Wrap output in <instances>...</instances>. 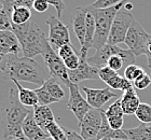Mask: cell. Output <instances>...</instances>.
Masks as SVG:
<instances>
[{
  "label": "cell",
  "instance_id": "obj_1",
  "mask_svg": "<svg viewBox=\"0 0 151 140\" xmlns=\"http://www.w3.org/2000/svg\"><path fill=\"white\" fill-rule=\"evenodd\" d=\"M2 78L6 80L28 82L36 85H43L47 79L51 78L45 66L39 65L34 58L19 57L17 55L6 56Z\"/></svg>",
  "mask_w": 151,
  "mask_h": 140
},
{
  "label": "cell",
  "instance_id": "obj_2",
  "mask_svg": "<svg viewBox=\"0 0 151 140\" xmlns=\"http://www.w3.org/2000/svg\"><path fill=\"white\" fill-rule=\"evenodd\" d=\"M1 111L3 124L2 137L6 139L19 138L21 140H27L23 133L22 125L30 113V110L21 103L19 95L13 88L10 90L9 97L3 101Z\"/></svg>",
  "mask_w": 151,
  "mask_h": 140
},
{
  "label": "cell",
  "instance_id": "obj_3",
  "mask_svg": "<svg viewBox=\"0 0 151 140\" xmlns=\"http://www.w3.org/2000/svg\"><path fill=\"white\" fill-rule=\"evenodd\" d=\"M126 2H127V0H124L122 2L118 3L111 8H107V9L93 8L95 14V24H96L94 40H93V45H92L93 49L98 51L101 50L105 44H107L109 32H110L113 21L116 19V15L120 10L125 6Z\"/></svg>",
  "mask_w": 151,
  "mask_h": 140
},
{
  "label": "cell",
  "instance_id": "obj_4",
  "mask_svg": "<svg viewBox=\"0 0 151 140\" xmlns=\"http://www.w3.org/2000/svg\"><path fill=\"white\" fill-rule=\"evenodd\" d=\"M42 57H43L44 66L49 70V73L52 78L56 79L60 83H63L67 87L71 83L68 77V69L64 65V62L62 60L56 51L51 47L49 43V40L44 44L43 51H42Z\"/></svg>",
  "mask_w": 151,
  "mask_h": 140
},
{
  "label": "cell",
  "instance_id": "obj_5",
  "mask_svg": "<svg viewBox=\"0 0 151 140\" xmlns=\"http://www.w3.org/2000/svg\"><path fill=\"white\" fill-rule=\"evenodd\" d=\"M47 42V36L38 24L32 23L28 32L21 42L22 53L25 57L34 58L37 55H41L44 44Z\"/></svg>",
  "mask_w": 151,
  "mask_h": 140
},
{
  "label": "cell",
  "instance_id": "obj_6",
  "mask_svg": "<svg viewBox=\"0 0 151 140\" xmlns=\"http://www.w3.org/2000/svg\"><path fill=\"white\" fill-rule=\"evenodd\" d=\"M151 34H149L142 28V26L137 21L134 19L127 34H126L124 43L129 47V50L132 51L134 55L137 57L140 55H145L146 47H147V43H148Z\"/></svg>",
  "mask_w": 151,
  "mask_h": 140
},
{
  "label": "cell",
  "instance_id": "obj_7",
  "mask_svg": "<svg viewBox=\"0 0 151 140\" xmlns=\"http://www.w3.org/2000/svg\"><path fill=\"white\" fill-rule=\"evenodd\" d=\"M133 21H134V17H133L132 13L129 11H121L120 10L112 23L107 44L118 45L120 43H124L126 34L132 25Z\"/></svg>",
  "mask_w": 151,
  "mask_h": 140
},
{
  "label": "cell",
  "instance_id": "obj_8",
  "mask_svg": "<svg viewBox=\"0 0 151 140\" xmlns=\"http://www.w3.org/2000/svg\"><path fill=\"white\" fill-rule=\"evenodd\" d=\"M49 26V43L54 50L57 51L60 47L70 43L69 28L56 16H50L45 21Z\"/></svg>",
  "mask_w": 151,
  "mask_h": 140
},
{
  "label": "cell",
  "instance_id": "obj_9",
  "mask_svg": "<svg viewBox=\"0 0 151 140\" xmlns=\"http://www.w3.org/2000/svg\"><path fill=\"white\" fill-rule=\"evenodd\" d=\"M80 135L85 140H93L97 138L101 125V109L92 108L84 115L80 123Z\"/></svg>",
  "mask_w": 151,
  "mask_h": 140
},
{
  "label": "cell",
  "instance_id": "obj_10",
  "mask_svg": "<svg viewBox=\"0 0 151 140\" xmlns=\"http://www.w3.org/2000/svg\"><path fill=\"white\" fill-rule=\"evenodd\" d=\"M68 88H69V99L67 103V108L75 114L80 123L83 120L84 115L92 109V107L88 105L86 99L82 97L78 84L70 83Z\"/></svg>",
  "mask_w": 151,
  "mask_h": 140
},
{
  "label": "cell",
  "instance_id": "obj_11",
  "mask_svg": "<svg viewBox=\"0 0 151 140\" xmlns=\"http://www.w3.org/2000/svg\"><path fill=\"white\" fill-rule=\"evenodd\" d=\"M80 65L76 70H68V77L71 83L78 84L84 80H96L99 79V69L92 66L88 62V58L80 57Z\"/></svg>",
  "mask_w": 151,
  "mask_h": 140
},
{
  "label": "cell",
  "instance_id": "obj_12",
  "mask_svg": "<svg viewBox=\"0 0 151 140\" xmlns=\"http://www.w3.org/2000/svg\"><path fill=\"white\" fill-rule=\"evenodd\" d=\"M82 90L86 96V101L94 109H101L105 103H108L112 98H118V94L112 93L109 87L107 88H91V87L82 86Z\"/></svg>",
  "mask_w": 151,
  "mask_h": 140
},
{
  "label": "cell",
  "instance_id": "obj_13",
  "mask_svg": "<svg viewBox=\"0 0 151 140\" xmlns=\"http://www.w3.org/2000/svg\"><path fill=\"white\" fill-rule=\"evenodd\" d=\"M70 25L82 47L84 44L86 28V6H77L73 10L70 15Z\"/></svg>",
  "mask_w": 151,
  "mask_h": 140
},
{
  "label": "cell",
  "instance_id": "obj_14",
  "mask_svg": "<svg viewBox=\"0 0 151 140\" xmlns=\"http://www.w3.org/2000/svg\"><path fill=\"white\" fill-rule=\"evenodd\" d=\"M95 14L93 6H86V28H85V38H84V44L81 47L79 55L80 57L88 58V52L93 45V40H94L95 34Z\"/></svg>",
  "mask_w": 151,
  "mask_h": 140
},
{
  "label": "cell",
  "instance_id": "obj_15",
  "mask_svg": "<svg viewBox=\"0 0 151 140\" xmlns=\"http://www.w3.org/2000/svg\"><path fill=\"white\" fill-rule=\"evenodd\" d=\"M0 52L3 55H19L22 47L12 30H0Z\"/></svg>",
  "mask_w": 151,
  "mask_h": 140
},
{
  "label": "cell",
  "instance_id": "obj_16",
  "mask_svg": "<svg viewBox=\"0 0 151 140\" xmlns=\"http://www.w3.org/2000/svg\"><path fill=\"white\" fill-rule=\"evenodd\" d=\"M23 133L25 135L27 140H45L50 138V135L45 133L42 128L37 124L34 118V113L30 111L28 116L25 118L22 125Z\"/></svg>",
  "mask_w": 151,
  "mask_h": 140
},
{
  "label": "cell",
  "instance_id": "obj_17",
  "mask_svg": "<svg viewBox=\"0 0 151 140\" xmlns=\"http://www.w3.org/2000/svg\"><path fill=\"white\" fill-rule=\"evenodd\" d=\"M120 47L118 45H111V44H105L101 50L96 51V53L93 56L88 57V62L94 67L98 69L107 66V62L109 57L112 55H116L119 52Z\"/></svg>",
  "mask_w": 151,
  "mask_h": 140
},
{
  "label": "cell",
  "instance_id": "obj_18",
  "mask_svg": "<svg viewBox=\"0 0 151 140\" xmlns=\"http://www.w3.org/2000/svg\"><path fill=\"white\" fill-rule=\"evenodd\" d=\"M120 99H121V108H122L124 114H135L136 110L140 105V100H139V97L136 93V90H134V87L124 92Z\"/></svg>",
  "mask_w": 151,
  "mask_h": 140
},
{
  "label": "cell",
  "instance_id": "obj_19",
  "mask_svg": "<svg viewBox=\"0 0 151 140\" xmlns=\"http://www.w3.org/2000/svg\"><path fill=\"white\" fill-rule=\"evenodd\" d=\"M32 113H34V118H35V121L37 122V124L39 125L45 133H47V126H49L51 123H53V122L55 121L54 114L50 107L38 105V106H36L35 108H34Z\"/></svg>",
  "mask_w": 151,
  "mask_h": 140
},
{
  "label": "cell",
  "instance_id": "obj_20",
  "mask_svg": "<svg viewBox=\"0 0 151 140\" xmlns=\"http://www.w3.org/2000/svg\"><path fill=\"white\" fill-rule=\"evenodd\" d=\"M14 84L17 87V94H19V99L22 105L25 107H32L35 108L36 106L39 105V100H38V96L36 94L35 90H30V88H25L21 85L19 81L13 80Z\"/></svg>",
  "mask_w": 151,
  "mask_h": 140
},
{
  "label": "cell",
  "instance_id": "obj_21",
  "mask_svg": "<svg viewBox=\"0 0 151 140\" xmlns=\"http://www.w3.org/2000/svg\"><path fill=\"white\" fill-rule=\"evenodd\" d=\"M129 140H151V124H142L134 128L124 129Z\"/></svg>",
  "mask_w": 151,
  "mask_h": 140
},
{
  "label": "cell",
  "instance_id": "obj_22",
  "mask_svg": "<svg viewBox=\"0 0 151 140\" xmlns=\"http://www.w3.org/2000/svg\"><path fill=\"white\" fill-rule=\"evenodd\" d=\"M43 86H44V88H45L55 99L58 100V101H60V100L65 97V92H64V90L62 88V86H60V82L57 81L56 79H54L51 77L50 79H47V81L44 82Z\"/></svg>",
  "mask_w": 151,
  "mask_h": 140
},
{
  "label": "cell",
  "instance_id": "obj_23",
  "mask_svg": "<svg viewBox=\"0 0 151 140\" xmlns=\"http://www.w3.org/2000/svg\"><path fill=\"white\" fill-rule=\"evenodd\" d=\"M32 17V11L26 8H13V11L11 13V22L12 24H24L29 22Z\"/></svg>",
  "mask_w": 151,
  "mask_h": 140
},
{
  "label": "cell",
  "instance_id": "obj_24",
  "mask_svg": "<svg viewBox=\"0 0 151 140\" xmlns=\"http://www.w3.org/2000/svg\"><path fill=\"white\" fill-rule=\"evenodd\" d=\"M135 116L142 124H151V106L149 103H140L135 112Z\"/></svg>",
  "mask_w": 151,
  "mask_h": 140
},
{
  "label": "cell",
  "instance_id": "obj_25",
  "mask_svg": "<svg viewBox=\"0 0 151 140\" xmlns=\"http://www.w3.org/2000/svg\"><path fill=\"white\" fill-rule=\"evenodd\" d=\"M47 131L53 140H67V136L65 131H64V127H62L56 121H54L53 123H51L47 126Z\"/></svg>",
  "mask_w": 151,
  "mask_h": 140
},
{
  "label": "cell",
  "instance_id": "obj_26",
  "mask_svg": "<svg viewBox=\"0 0 151 140\" xmlns=\"http://www.w3.org/2000/svg\"><path fill=\"white\" fill-rule=\"evenodd\" d=\"M36 94L38 96V100H39V105L41 106H49L51 103H58V100H56L45 88L43 85H41L40 87H38L35 90Z\"/></svg>",
  "mask_w": 151,
  "mask_h": 140
},
{
  "label": "cell",
  "instance_id": "obj_27",
  "mask_svg": "<svg viewBox=\"0 0 151 140\" xmlns=\"http://www.w3.org/2000/svg\"><path fill=\"white\" fill-rule=\"evenodd\" d=\"M144 73H146L144 68H142V67H139V66L134 64V65L127 66L125 68V70H124V78L131 82H134L136 79L142 77Z\"/></svg>",
  "mask_w": 151,
  "mask_h": 140
},
{
  "label": "cell",
  "instance_id": "obj_28",
  "mask_svg": "<svg viewBox=\"0 0 151 140\" xmlns=\"http://www.w3.org/2000/svg\"><path fill=\"white\" fill-rule=\"evenodd\" d=\"M30 25H32V22H27V23H24V24H19V25L11 24V30L14 32L16 38L19 39V43L22 42L23 39H24L25 36L27 34L29 28H30Z\"/></svg>",
  "mask_w": 151,
  "mask_h": 140
},
{
  "label": "cell",
  "instance_id": "obj_29",
  "mask_svg": "<svg viewBox=\"0 0 151 140\" xmlns=\"http://www.w3.org/2000/svg\"><path fill=\"white\" fill-rule=\"evenodd\" d=\"M105 114L107 118H112V116H123V110L121 108V99H116L112 105L109 106L107 110H105Z\"/></svg>",
  "mask_w": 151,
  "mask_h": 140
},
{
  "label": "cell",
  "instance_id": "obj_30",
  "mask_svg": "<svg viewBox=\"0 0 151 140\" xmlns=\"http://www.w3.org/2000/svg\"><path fill=\"white\" fill-rule=\"evenodd\" d=\"M11 13L1 10L0 11V30H11Z\"/></svg>",
  "mask_w": 151,
  "mask_h": 140
},
{
  "label": "cell",
  "instance_id": "obj_31",
  "mask_svg": "<svg viewBox=\"0 0 151 140\" xmlns=\"http://www.w3.org/2000/svg\"><path fill=\"white\" fill-rule=\"evenodd\" d=\"M151 84V77L147 73H144L142 77H139L138 79H136L135 81L133 82V85L137 90H146L147 87Z\"/></svg>",
  "mask_w": 151,
  "mask_h": 140
},
{
  "label": "cell",
  "instance_id": "obj_32",
  "mask_svg": "<svg viewBox=\"0 0 151 140\" xmlns=\"http://www.w3.org/2000/svg\"><path fill=\"white\" fill-rule=\"evenodd\" d=\"M107 66L109 68H111L112 70L114 71H119L121 69L123 68V66H124V62H123V59L118 55H112L109 57L107 62Z\"/></svg>",
  "mask_w": 151,
  "mask_h": 140
},
{
  "label": "cell",
  "instance_id": "obj_33",
  "mask_svg": "<svg viewBox=\"0 0 151 140\" xmlns=\"http://www.w3.org/2000/svg\"><path fill=\"white\" fill-rule=\"evenodd\" d=\"M80 60H81V58H80L79 53H76L73 56L68 57V58L64 59L63 62L64 65L66 66V68L68 70H76L79 67V65H80Z\"/></svg>",
  "mask_w": 151,
  "mask_h": 140
},
{
  "label": "cell",
  "instance_id": "obj_34",
  "mask_svg": "<svg viewBox=\"0 0 151 140\" xmlns=\"http://www.w3.org/2000/svg\"><path fill=\"white\" fill-rule=\"evenodd\" d=\"M122 1L124 0H96L91 6L95 9H107V8H111Z\"/></svg>",
  "mask_w": 151,
  "mask_h": 140
},
{
  "label": "cell",
  "instance_id": "obj_35",
  "mask_svg": "<svg viewBox=\"0 0 151 140\" xmlns=\"http://www.w3.org/2000/svg\"><path fill=\"white\" fill-rule=\"evenodd\" d=\"M57 54H58V56L62 58V60H64V59L68 58L70 56H73V54H76V51H75V49H73V44L68 43V44L63 45V47H60V49L57 50Z\"/></svg>",
  "mask_w": 151,
  "mask_h": 140
},
{
  "label": "cell",
  "instance_id": "obj_36",
  "mask_svg": "<svg viewBox=\"0 0 151 140\" xmlns=\"http://www.w3.org/2000/svg\"><path fill=\"white\" fill-rule=\"evenodd\" d=\"M98 75H99V79H101V81H104L105 83H107L111 78H113L116 75H118V72L112 70L111 68H109L108 66H105V67L99 69Z\"/></svg>",
  "mask_w": 151,
  "mask_h": 140
},
{
  "label": "cell",
  "instance_id": "obj_37",
  "mask_svg": "<svg viewBox=\"0 0 151 140\" xmlns=\"http://www.w3.org/2000/svg\"><path fill=\"white\" fill-rule=\"evenodd\" d=\"M47 1L50 6H53L54 8L56 9L57 17L60 19L64 11H65V8H66V4L64 2V0H47Z\"/></svg>",
  "mask_w": 151,
  "mask_h": 140
},
{
  "label": "cell",
  "instance_id": "obj_38",
  "mask_svg": "<svg viewBox=\"0 0 151 140\" xmlns=\"http://www.w3.org/2000/svg\"><path fill=\"white\" fill-rule=\"evenodd\" d=\"M49 6L50 4L47 3V0H35L32 9L38 13H44L45 11H47Z\"/></svg>",
  "mask_w": 151,
  "mask_h": 140
},
{
  "label": "cell",
  "instance_id": "obj_39",
  "mask_svg": "<svg viewBox=\"0 0 151 140\" xmlns=\"http://www.w3.org/2000/svg\"><path fill=\"white\" fill-rule=\"evenodd\" d=\"M35 0H16L14 1L13 8H26V9L32 10L34 6Z\"/></svg>",
  "mask_w": 151,
  "mask_h": 140
},
{
  "label": "cell",
  "instance_id": "obj_40",
  "mask_svg": "<svg viewBox=\"0 0 151 140\" xmlns=\"http://www.w3.org/2000/svg\"><path fill=\"white\" fill-rule=\"evenodd\" d=\"M64 131L66 133L67 140H85L84 138L82 137L81 135L78 134L77 131H73V129H69V128L64 127Z\"/></svg>",
  "mask_w": 151,
  "mask_h": 140
},
{
  "label": "cell",
  "instance_id": "obj_41",
  "mask_svg": "<svg viewBox=\"0 0 151 140\" xmlns=\"http://www.w3.org/2000/svg\"><path fill=\"white\" fill-rule=\"evenodd\" d=\"M145 55L147 56V60H148V66L151 65V37L148 40L147 47H146V53Z\"/></svg>",
  "mask_w": 151,
  "mask_h": 140
},
{
  "label": "cell",
  "instance_id": "obj_42",
  "mask_svg": "<svg viewBox=\"0 0 151 140\" xmlns=\"http://www.w3.org/2000/svg\"><path fill=\"white\" fill-rule=\"evenodd\" d=\"M6 56L8 55H3L1 52H0V70L2 71L4 69V65H6Z\"/></svg>",
  "mask_w": 151,
  "mask_h": 140
},
{
  "label": "cell",
  "instance_id": "obj_43",
  "mask_svg": "<svg viewBox=\"0 0 151 140\" xmlns=\"http://www.w3.org/2000/svg\"><path fill=\"white\" fill-rule=\"evenodd\" d=\"M124 8H125V11H131V10L133 9V4L131 2H126L125 6H124Z\"/></svg>",
  "mask_w": 151,
  "mask_h": 140
},
{
  "label": "cell",
  "instance_id": "obj_44",
  "mask_svg": "<svg viewBox=\"0 0 151 140\" xmlns=\"http://www.w3.org/2000/svg\"><path fill=\"white\" fill-rule=\"evenodd\" d=\"M1 10H2V4L0 3V11H1Z\"/></svg>",
  "mask_w": 151,
  "mask_h": 140
},
{
  "label": "cell",
  "instance_id": "obj_45",
  "mask_svg": "<svg viewBox=\"0 0 151 140\" xmlns=\"http://www.w3.org/2000/svg\"><path fill=\"white\" fill-rule=\"evenodd\" d=\"M0 140H11V139H6V138H3L2 137V139H0Z\"/></svg>",
  "mask_w": 151,
  "mask_h": 140
},
{
  "label": "cell",
  "instance_id": "obj_46",
  "mask_svg": "<svg viewBox=\"0 0 151 140\" xmlns=\"http://www.w3.org/2000/svg\"><path fill=\"white\" fill-rule=\"evenodd\" d=\"M11 140H21V139H19V138H13V139H11Z\"/></svg>",
  "mask_w": 151,
  "mask_h": 140
},
{
  "label": "cell",
  "instance_id": "obj_47",
  "mask_svg": "<svg viewBox=\"0 0 151 140\" xmlns=\"http://www.w3.org/2000/svg\"><path fill=\"white\" fill-rule=\"evenodd\" d=\"M99 140H111V139H107V138H104V139H99Z\"/></svg>",
  "mask_w": 151,
  "mask_h": 140
},
{
  "label": "cell",
  "instance_id": "obj_48",
  "mask_svg": "<svg viewBox=\"0 0 151 140\" xmlns=\"http://www.w3.org/2000/svg\"><path fill=\"white\" fill-rule=\"evenodd\" d=\"M148 68H149V69H150V70H151V65H149V66H148Z\"/></svg>",
  "mask_w": 151,
  "mask_h": 140
},
{
  "label": "cell",
  "instance_id": "obj_49",
  "mask_svg": "<svg viewBox=\"0 0 151 140\" xmlns=\"http://www.w3.org/2000/svg\"><path fill=\"white\" fill-rule=\"evenodd\" d=\"M0 139H2V136H1V135H0Z\"/></svg>",
  "mask_w": 151,
  "mask_h": 140
},
{
  "label": "cell",
  "instance_id": "obj_50",
  "mask_svg": "<svg viewBox=\"0 0 151 140\" xmlns=\"http://www.w3.org/2000/svg\"><path fill=\"white\" fill-rule=\"evenodd\" d=\"M14 1H16V0H14Z\"/></svg>",
  "mask_w": 151,
  "mask_h": 140
}]
</instances>
